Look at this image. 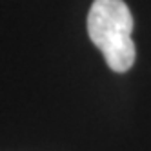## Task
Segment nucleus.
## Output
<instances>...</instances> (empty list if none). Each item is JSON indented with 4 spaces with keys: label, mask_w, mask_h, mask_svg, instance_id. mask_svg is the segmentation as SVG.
Listing matches in <instances>:
<instances>
[{
    "label": "nucleus",
    "mask_w": 151,
    "mask_h": 151,
    "mask_svg": "<svg viewBox=\"0 0 151 151\" xmlns=\"http://www.w3.org/2000/svg\"><path fill=\"white\" fill-rule=\"evenodd\" d=\"M133 15L124 0H95L88 13V35L115 73H126L135 62L131 38Z\"/></svg>",
    "instance_id": "1"
}]
</instances>
